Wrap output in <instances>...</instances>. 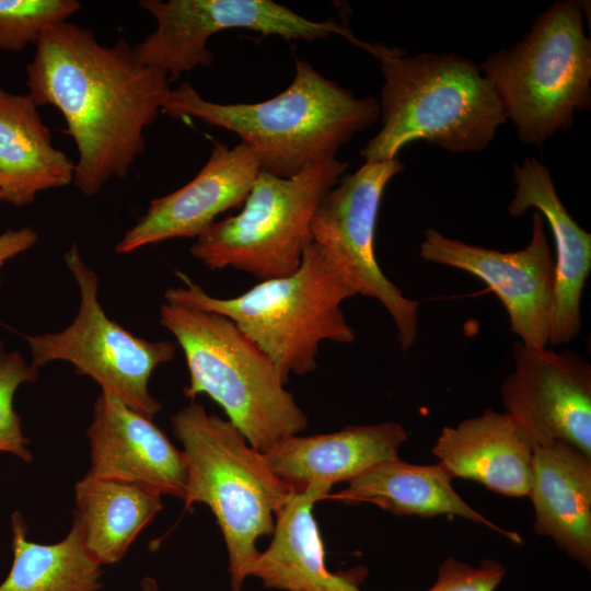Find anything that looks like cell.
Masks as SVG:
<instances>
[{"mask_svg":"<svg viewBox=\"0 0 591 591\" xmlns=\"http://www.w3.org/2000/svg\"><path fill=\"white\" fill-rule=\"evenodd\" d=\"M74 505L73 521L88 553L101 566L121 560L163 508L158 493L89 472L74 486Z\"/></svg>","mask_w":591,"mask_h":591,"instance_id":"603a6c76","label":"cell"},{"mask_svg":"<svg viewBox=\"0 0 591 591\" xmlns=\"http://www.w3.org/2000/svg\"><path fill=\"white\" fill-rule=\"evenodd\" d=\"M73 276L80 305L72 323L57 333L24 336L37 369L67 361L137 413L153 419L162 406L149 392V379L175 356L169 340H148L111 320L99 301V277L82 259L76 243L65 254Z\"/></svg>","mask_w":591,"mask_h":591,"instance_id":"9c48e42d","label":"cell"},{"mask_svg":"<svg viewBox=\"0 0 591 591\" xmlns=\"http://www.w3.org/2000/svg\"><path fill=\"white\" fill-rule=\"evenodd\" d=\"M380 62L382 127L361 150L366 162L396 159L408 143L425 140L452 153L480 151L506 120L479 67L455 54L409 56L402 48L357 39Z\"/></svg>","mask_w":591,"mask_h":591,"instance_id":"3957f363","label":"cell"},{"mask_svg":"<svg viewBox=\"0 0 591 591\" xmlns=\"http://www.w3.org/2000/svg\"><path fill=\"white\" fill-rule=\"evenodd\" d=\"M139 5L155 19L157 28L132 54L140 63L166 73L170 82L209 66L213 56L208 39L221 31L245 28L288 40L312 42L332 34L351 43L356 38L333 20L311 21L271 0H141Z\"/></svg>","mask_w":591,"mask_h":591,"instance_id":"30bf717a","label":"cell"},{"mask_svg":"<svg viewBox=\"0 0 591 591\" xmlns=\"http://www.w3.org/2000/svg\"><path fill=\"white\" fill-rule=\"evenodd\" d=\"M419 256L484 281L505 306L510 329L519 340L532 347H547L555 258L538 211L532 215L531 239L522 250L501 252L472 245L429 228Z\"/></svg>","mask_w":591,"mask_h":591,"instance_id":"7c38bea8","label":"cell"},{"mask_svg":"<svg viewBox=\"0 0 591 591\" xmlns=\"http://www.w3.org/2000/svg\"><path fill=\"white\" fill-rule=\"evenodd\" d=\"M505 575L503 566L493 559L471 566L448 558L438 568L434 583L426 591H495Z\"/></svg>","mask_w":591,"mask_h":591,"instance_id":"4316f807","label":"cell"},{"mask_svg":"<svg viewBox=\"0 0 591 591\" xmlns=\"http://www.w3.org/2000/svg\"><path fill=\"white\" fill-rule=\"evenodd\" d=\"M583 9L577 0L554 2L521 39L478 66L524 144L541 146L570 128L575 112L590 107L591 40Z\"/></svg>","mask_w":591,"mask_h":591,"instance_id":"52a82bcc","label":"cell"},{"mask_svg":"<svg viewBox=\"0 0 591 591\" xmlns=\"http://www.w3.org/2000/svg\"><path fill=\"white\" fill-rule=\"evenodd\" d=\"M162 113L174 119L195 118L236 134L254 152L260 170L291 177L336 158L351 137L376 121L379 102L358 99L297 59L290 85L257 103L207 101L187 82L171 90Z\"/></svg>","mask_w":591,"mask_h":591,"instance_id":"7a4b0ae2","label":"cell"},{"mask_svg":"<svg viewBox=\"0 0 591 591\" xmlns=\"http://www.w3.org/2000/svg\"><path fill=\"white\" fill-rule=\"evenodd\" d=\"M331 488L315 483L288 499L276 513L273 540L259 553L250 577L258 578L266 588L282 591H363L360 576L332 572L326 566L313 509Z\"/></svg>","mask_w":591,"mask_h":591,"instance_id":"ffe728a7","label":"cell"},{"mask_svg":"<svg viewBox=\"0 0 591 591\" xmlns=\"http://www.w3.org/2000/svg\"><path fill=\"white\" fill-rule=\"evenodd\" d=\"M13 560L0 591H97L102 566L88 553L76 521L67 536L54 544L27 538V525L15 511L11 517Z\"/></svg>","mask_w":591,"mask_h":591,"instance_id":"cb8c5ba5","label":"cell"},{"mask_svg":"<svg viewBox=\"0 0 591 591\" xmlns=\"http://www.w3.org/2000/svg\"><path fill=\"white\" fill-rule=\"evenodd\" d=\"M529 497L535 531L590 569L591 457L559 441L535 447Z\"/></svg>","mask_w":591,"mask_h":591,"instance_id":"d6986e66","label":"cell"},{"mask_svg":"<svg viewBox=\"0 0 591 591\" xmlns=\"http://www.w3.org/2000/svg\"><path fill=\"white\" fill-rule=\"evenodd\" d=\"M86 437L90 474L184 499L187 477L184 454L151 418L101 392L94 402Z\"/></svg>","mask_w":591,"mask_h":591,"instance_id":"9a60e30c","label":"cell"},{"mask_svg":"<svg viewBox=\"0 0 591 591\" xmlns=\"http://www.w3.org/2000/svg\"><path fill=\"white\" fill-rule=\"evenodd\" d=\"M454 477L509 497L529 496L533 445L507 413L490 408L456 427H444L432 448Z\"/></svg>","mask_w":591,"mask_h":591,"instance_id":"ac0fdd59","label":"cell"},{"mask_svg":"<svg viewBox=\"0 0 591 591\" xmlns=\"http://www.w3.org/2000/svg\"><path fill=\"white\" fill-rule=\"evenodd\" d=\"M514 194L507 210L521 217L533 208L548 223L555 245V282L548 345L570 343L581 331V298L591 271V234L561 202L546 165L534 158L513 164Z\"/></svg>","mask_w":591,"mask_h":591,"instance_id":"2e32d148","label":"cell"},{"mask_svg":"<svg viewBox=\"0 0 591 591\" xmlns=\"http://www.w3.org/2000/svg\"><path fill=\"white\" fill-rule=\"evenodd\" d=\"M453 476L439 462L418 465L398 457L382 462L325 499L346 503L370 502L395 515L431 518L440 514L457 515L486 525L515 543L521 537L494 524L467 505L452 487Z\"/></svg>","mask_w":591,"mask_h":591,"instance_id":"7402d4cb","label":"cell"},{"mask_svg":"<svg viewBox=\"0 0 591 591\" xmlns=\"http://www.w3.org/2000/svg\"><path fill=\"white\" fill-rule=\"evenodd\" d=\"M348 163L334 158L291 177L259 172L243 207L196 237L190 254L211 270L234 268L268 280L288 276L312 242L313 215Z\"/></svg>","mask_w":591,"mask_h":591,"instance_id":"ba28073f","label":"cell"},{"mask_svg":"<svg viewBox=\"0 0 591 591\" xmlns=\"http://www.w3.org/2000/svg\"><path fill=\"white\" fill-rule=\"evenodd\" d=\"M38 374L39 369L28 363L18 350L8 351L0 338V452L10 453L25 463H31L33 455L13 402L18 387L35 382Z\"/></svg>","mask_w":591,"mask_h":591,"instance_id":"484cf974","label":"cell"},{"mask_svg":"<svg viewBox=\"0 0 591 591\" xmlns=\"http://www.w3.org/2000/svg\"><path fill=\"white\" fill-rule=\"evenodd\" d=\"M159 321L184 352L189 373L184 395L209 396L252 447L264 453L306 428L308 417L275 363L231 318L165 300Z\"/></svg>","mask_w":591,"mask_h":591,"instance_id":"8992f818","label":"cell"},{"mask_svg":"<svg viewBox=\"0 0 591 591\" xmlns=\"http://www.w3.org/2000/svg\"><path fill=\"white\" fill-rule=\"evenodd\" d=\"M140 591H160L158 581L152 577H143L140 582Z\"/></svg>","mask_w":591,"mask_h":591,"instance_id":"f1b7e54d","label":"cell"},{"mask_svg":"<svg viewBox=\"0 0 591 591\" xmlns=\"http://www.w3.org/2000/svg\"><path fill=\"white\" fill-rule=\"evenodd\" d=\"M186 463L185 509L209 507L229 555L232 591H242L259 556V537L273 535L274 517L296 494L228 419L192 401L171 417Z\"/></svg>","mask_w":591,"mask_h":591,"instance_id":"5b68a950","label":"cell"},{"mask_svg":"<svg viewBox=\"0 0 591 591\" xmlns=\"http://www.w3.org/2000/svg\"><path fill=\"white\" fill-rule=\"evenodd\" d=\"M38 235L30 227L16 230L10 229L0 234V268L5 262L18 254L31 248L37 242ZM1 285V278H0Z\"/></svg>","mask_w":591,"mask_h":591,"instance_id":"83f0119b","label":"cell"},{"mask_svg":"<svg viewBox=\"0 0 591 591\" xmlns=\"http://www.w3.org/2000/svg\"><path fill=\"white\" fill-rule=\"evenodd\" d=\"M407 440L403 425L385 421L348 426L339 431L289 436L264 452L270 470L294 493L321 483L333 487L351 482L369 468L398 457Z\"/></svg>","mask_w":591,"mask_h":591,"instance_id":"e0dca14e","label":"cell"},{"mask_svg":"<svg viewBox=\"0 0 591 591\" xmlns=\"http://www.w3.org/2000/svg\"><path fill=\"white\" fill-rule=\"evenodd\" d=\"M37 107L28 94L0 90V195L15 207L73 181L74 163L54 147Z\"/></svg>","mask_w":591,"mask_h":591,"instance_id":"44dd1931","label":"cell"},{"mask_svg":"<svg viewBox=\"0 0 591 591\" xmlns=\"http://www.w3.org/2000/svg\"><path fill=\"white\" fill-rule=\"evenodd\" d=\"M0 200H1V195H0Z\"/></svg>","mask_w":591,"mask_h":591,"instance_id":"f546056e","label":"cell"},{"mask_svg":"<svg viewBox=\"0 0 591 591\" xmlns=\"http://www.w3.org/2000/svg\"><path fill=\"white\" fill-rule=\"evenodd\" d=\"M260 166L251 148L215 142L198 174L177 190L151 200L146 212L116 244L118 254L177 237H197L222 212L240 206Z\"/></svg>","mask_w":591,"mask_h":591,"instance_id":"5bb4252c","label":"cell"},{"mask_svg":"<svg viewBox=\"0 0 591 591\" xmlns=\"http://www.w3.org/2000/svg\"><path fill=\"white\" fill-rule=\"evenodd\" d=\"M513 371L501 387L506 413L533 445L559 441L591 457V366L581 355L512 347Z\"/></svg>","mask_w":591,"mask_h":591,"instance_id":"4fadbf2b","label":"cell"},{"mask_svg":"<svg viewBox=\"0 0 591 591\" xmlns=\"http://www.w3.org/2000/svg\"><path fill=\"white\" fill-rule=\"evenodd\" d=\"M403 169L397 158L366 162L323 197L310 232L312 241L348 275L359 296L375 299L385 308L395 324L401 348L408 350L418 335L419 302L405 297L384 275L374 248L383 193Z\"/></svg>","mask_w":591,"mask_h":591,"instance_id":"8fae6325","label":"cell"},{"mask_svg":"<svg viewBox=\"0 0 591 591\" xmlns=\"http://www.w3.org/2000/svg\"><path fill=\"white\" fill-rule=\"evenodd\" d=\"M26 73L34 103L62 114L79 153L72 182L88 196L128 175L171 91L167 74L140 63L126 39L104 46L68 21L38 39Z\"/></svg>","mask_w":591,"mask_h":591,"instance_id":"6da1fadb","label":"cell"},{"mask_svg":"<svg viewBox=\"0 0 591 591\" xmlns=\"http://www.w3.org/2000/svg\"><path fill=\"white\" fill-rule=\"evenodd\" d=\"M77 0H0V50L21 51L54 25L67 22Z\"/></svg>","mask_w":591,"mask_h":591,"instance_id":"d4e9b609","label":"cell"},{"mask_svg":"<svg viewBox=\"0 0 591 591\" xmlns=\"http://www.w3.org/2000/svg\"><path fill=\"white\" fill-rule=\"evenodd\" d=\"M181 287L169 288L165 300L179 301L231 318L275 363L283 381L317 367L323 341L349 344L355 332L341 310L358 296L348 275L313 241L296 271L263 280L233 298L207 293L177 271Z\"/></svg>","mask_w":591,"mask_h":591,"instance_id":"277c9868","label":"cell"}]
</instances>
